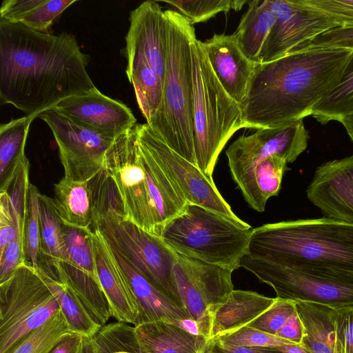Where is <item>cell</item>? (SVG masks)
<instances>
[{"mask_svg":"<svg viewBox=\"0 0 353 353\" xmlns=\"http://www.w3.org/2000/svg\"><path fill=\"white\" fill-rule=\"evenodd\" d=\"M90 56L74 34L54 35L0 20V103L36 118L62 100L98 90Z\"/></svg>","mask_w":353,"mask_h":353,"instance_id":"obj_1","label":"cell"},{"mask_svg":"<svg viewBox=\"0 0 353 353\" xmlns=\"http://www.w3.org/2000/svg\"><path fill=\"white\" fill-rule=\"evenodd\" d=\"M352 48H316L256 63L240 105L244 128L283 125L312 115L339 82Z\"/></svg>","mask_w":353,"mask_h":353,"instance_id":"obj_2","label":"cell"},{"mask_svg":"<svg viewBox=\"0 0 353 353\" xmlns=\"http://www.w3.org/2000/svg\"><path fill=\"white\" fill-rule=\"evenodd\" d=\"M248 255L318 277L353 281V223L299 219L252 229Z\"/></svg>","mask_w":353,"mask_h":353,"instance_id":"obj_3","label":"cell"},{"mask_svg":"<svg viewBox=\"0 0 353 353\" xmlns=\"http://www.w3.org/2000/svg\"><path fill=\"white\" fill-rule=\"evenodd\" d=\"M103 172L116 188L125 217L152 234L161 237L167 223L187 205L139 145L135 126L114 140L105 155Z\"/></svg>","mask_w":353,"mask_h":353,"instance_id":"obj_4","label":"cell"},{"mask_svg":"<svg viewBox=\"0 0 353 353\" xmlns=\"http://www.w3.org/2000/svg\"><path fill=\"white\" fill-rule=\"evenodd\" d=\"M166 59L160 107L148 123L174 152L196 164L193 128L191 44L196 38L190 21L166 10Z\"/></svg>","mask_w":353,"mask_h":353,"instance_id":"obj_5","label":"cell"},{"mask_svg":"<svg viewBox=\"0 0 353 353\" xmlns=\"http://www.w3.org/2000/svg\"><path fill=\"white\" fill-rule=\"evenodd\" d=\"M191 54L196 164L212 177L222 149L234 132L244 128L241 110L216 78L196 37L191 44Z\"/></svg>","mask_w":353,"mask_h":353,"instance_id":"obj_6","label":"cell"},{"mask_svg":"<svg viewBox=\"0 0 353 353\" xmlns=\"http://www.w3.org/2000/svg\"><path fill=\"white\" fill-rule=\"evenodd\" d=\"M252 231L209 209L187 203L167 223L161 238L177 254L233 272L248 254Z\"/></svg>","mask_w":353,"mask_h":353,"instance_id":"obj_7","label":"cell"},{"mask_svg":"<svg viewBox=\"0 0 353 353\" xmlns=\"http://www.w3.org/2000/svg\"><path fill=\"white\" fill-rule=\"evenodd\" d=\"M59 303L41 276L23 263L0 282V353L60 311Z\"/></svg>","mask_w":353,"mask_h":353,"instance_id":"obj_8","label":"cell"},{"mask_svg":"<svg viewBox=\"0 0 353 353\" xmlns=\"http://www.w3.org/2000/svg\"><path fill=\"white\" fill-rule=\"evenodd\" d=\"M139 145L151 155L187 202L214 211L245 228H251L231 210L212 177L172 150L146 123L135 125Z\"/></svg>","mask_w":353,"mask_h":353,"instance_id":"obj_9","label":"cell"},{"mask_svg":"<svg viewBox=\"0 0 353 353\" xmlns=\"http://www.w3.org/2000/svg\"><path fill=\"white\" fill-rule=\"evenodd\" d=\"M173 272L185 312L197 323L199 334L209 341L212 315L234 290L232 272L177 253Z\"/></svg>","mask_w":353,"mask_h":353,"instance_id":"obj_10","label":"cell"},{"mask_svg":"<svg viewBox=\"0 0 353 353\" xmlns=\"http://www.w3.org/2000/svg\"><path fill=\"white\" fill-rule=\"evenodd\" d=\"M241 268L271 286L278 299L313 303L331 309L353 307V281L314 279L249 255L242 259Z\"/></svg>","mask_w":353,"mask_h":353,"instance_id":"obj_11","label":"cell"},{"mask_svg":"<svg viewBox=\"0 0 353 353\" xmlns=\"http://www.w3.org/2000/svg\"><path fill=\"white\" fill-rule=\"evenodd\" d=\"M276 19L260 53V63L302 50L319 35L339 26L307 0H268Z\"/></svg>","mask_w":353,"mask_h":353,"instance_id":"obj_12","label":"cell"},{"mask_svg":"<svg viewBox=\"0 0 353 353\" xmlns=\"http://www.w3.org/2000/svg\"><path fill=\"white\" fill-rule=\"evenodd\" d=\"M37 117L52 130L64 176L90 181L103 171L105 153L115 139L81 127L52 108Z\"/></svg>","mask_w":353,"mask_h":353,"instance_id":"obj_13","label":"cell"},{"mask_svg":"<svg viewBox=\"0 0 353 353\" xmlns=\"http://www.w3.org/2000/svg\"><path fill=\"white\" fill-rule=\"evenodd\" d=\"M308 139L303 119L240 136L225 151L233 180L236 182L272 156H278L287 163L294 161L306 149Z\"/></svg>","mask_w":353,"mask_h":353,"instance_id":"obj_14","label":"cell"},{"mask_svg":"<svg viewBox=\"0 0 353 353\" xmlns=\"http://www.w3.org/2000/svg\"><path fill=\"white\" fill-rule=\"evenodd\" d=\"M52 108L74 123L112 139L137 124L135 117L125 104L99 90L68 97Z\"/></svg>","mask_w":353,"mask_h":353,"instance_id":"obj_15","label":"cell"},{"mask_svg":"<svg viewBox=\"0 0 353 353\" xmlns=\"http://www.w3.org/2000/svg\"><path fill=\"white\" fill-rule=\"evenodd\" d=\"M306 192L324 217L353 223V155L319 166Z\"/></svg>","mask_w":353,"mask_h":353,"instance_id":"obj_16","label":"cell"},{"mask_svg":"<svg viewBox=\"0 0 353 353\" xmlns=\"http://www.w3.org/2000/svg\"><path fill=\"white\" fill-rule=\"evenodd\" d=\"M125 37L127 59H145L163 84L166 59V18L160 6L146 1L130 13Z\"/></svg>","mask_w":353,"mask_h":353,"instance_id":"obj_17","label":"cell"},{"mask_svg":"<svg viewBox=\"0 0 353 353\" xmlns=\"http://www.w3.org/2000/svg\"><path fill=\"white\" fill-rule=\"evenodd\" d=\"M210 65L229 96L241 105L247 94L256 64L248 59L232 34H215L201 41Z\"/></svg>","mask_w":353,"mask_h":353,"instance_id":"obj_18","label":"cell"},{"mask_svg":"<svg viewBox=\"0 0 353 353\" xmlns=\"http://www.w3.org/2000/svg\"><path fill=\"white\" fill-rule=\"evenodd\" d=\"M92 230L97 272L109 303L111 316L119 322L137 326L139 311L132 293L109 245L97 230Z\"/></svg>","mask_w":353,"mask_h":353,"instance_id":"obj_19","label":"cell"},{"mask_svg":"<svg viewBox=\"0 0 353 353\" xmlns=\"http://www.w3.org/2000/svg\"><path fill=\"white\" fill-rule=\"evenodd\" d=\"M110 248L136 301L139 311L138 325L159 321L176 324L180 321L190 319L183 308L120 253Z\"/></svg>","mask_w":353,"mask_h":353,"instance_id":"obj_20","label":"cell"},{"mask_svg":"<svg viewBox=\"0 0 353 353\" xmlns=\"http://www.w3.org/2000/svg\"><path fill=\"white\" fill-rule=\"evenodd\" d=\"M275 301L276 298L267 297L256 292L233 290L212 315L210 339L248 325L268 310Z\"/></svg>","mask_w":353,"mask_h":353,"instance_id":"obj_21","label":"cell"},{"mask_svg":"<svg viewBox=\"0 0 353 353\" xmlns=\"http://www.w3.org/2000/svg\"><path fill=\"white\" fill-rule=\"evenodd\" d=\"M135 332L143 351L152 353H203L207 340L175 323L159 321L139 324Z\"/></svg>","mask_w":353,"mask_h":353,"instance_id":"obj_22","label":"cell"},{"mask_svg":"<svg viewBox=\"0 0 353 353\" xmlns=\"http://www.w3.org/2000/svg\"><path fill=\"white\" fill-rule=\"evenodd\" d=\"M54 202L63 223L91 228L94 216V194L90 181L63 176L54 185Z\"/></svg>","mask_w":353,"mask_h":353,"instance_id":"obj_23","label":"cell"},{"mask_svg":"<svg viewBox=\"0 0 353 353\" xmlns=\"http://www.w3.org/2000/svg\"><path fill=\"white\" fill-rule=\"evenodd\" d=\"M248 8L232 36L244 56L253 63H260L261 51L276 17L268 0L248 1Z\"/></svg>","mask_w":353,"mask_h":353,"instance_id":"obj_24","label":"cell"},{"mask_svg":"<svg viewBox=\"0 0 353 353\" xmlns=\"http://www.w3.org/2000/svg\"><path fill=\"white\" fill-rule=\"evenodd\" d=\"M46 274L69 287L94 319L102 326L106 324L111 316L109 303L101 285L93 278L65 261L56 263Z\"/></svg>","mask_w":353,"mask_h":353,"instance_id":"obj_25","label":"cell"},{"mask_svg":"<svg viewBox=\"0 0 353 353\" xmlns=\"http://www.w3.org/2000/svg\"><path fill=\"white\" fill-rule=\"evenodd\" d=\"M76 0H5L0 20L19 23L43 33H48L54 20Z\"/></svg>","mask_w":353,"mask_h":353,"instance_id":"obj_26","label":"cell"},{"mask_svg":"<svg viewBox=\"0 0 353 353\" xmlns=\"http://www.w3.org/2000/svg\"><path fill=\"white\" fill-rule=\"evenodd\" d=\"M303 326L301 345L310 353H340L326 306L302 301H295Z\"/></svg>","mask_w":353,"mask_h":353,"instance_id":"obj_27","label":"cell"},{"mask_svg":"<svg viewBox=\"0 0 353 353\" xmlns=\"http://www.w3.org/2000/svg\"><path fill=\"white\" fill-rule=\"evenodd\" d=\"M41 259L39 269L50 272L59 261H68L63 222L53 198L40 192L39 197Z\"/></svg>","mask_w":353,"mask_h":353,"instance_id":"obj_28","label":"cell"},{"mask_svg":"<svg viewBox=\"0 0 353 353\" xmlns=\"http://www.w3.org/2000/svg\"><path fill=\"white\" fill-rule=\"evenodd\" d=\"M34 119L25 116L0 126V190L8 185L20 166L28 159L25 146Z\"/></svg>","mask_w":353,"mask_h":353,"instance_id":"obj_29","label":"cell"},{"mask_svg":"<svg viewBox=\"0 0 353 353\" xmlns=\"http://www.w3.org/2000/svg\"><path fill=\"white\" fill-rule=\"evenodd\" d=\"M127 61L126 74L133 85L139 110L150 123L160 107L163 84L145 59Z\"/></svg>","mask_w":353,"mask_h":353,"instance_id":"obj_30","label":"cell"},{"mask_svg":"<svg viewBox=\"0 0 353 353\" xmlns=\"http://www.w3.org/2000/svg\"><path fill=\"white\" fill-rule=\"evenodd\" d=\"M37 272L54 295L72 332L92 338L102 327L81 301L66 285L38 270Z\"/></svg>","mask_w":353,"mask_h":353,"instance_id":"obj_31","label":"cell"},{"mask_svg":"<svg viewBox=\"0 0 353 353\" xmlns=\"http://www.w3.org/2000/svg\"><path fill=\"white\" fill-rule=\"evenodd\" d=\"M353 113V52L337 84L314 107L312 117L322 124L341 121Z\"/></svg>","mask_w":353,"mask_h":353,"instance_id":"obj_32","label":"cell"},{"mask_svg":"<svg viewBox=\"0 0 353 353\" xmlns=\"http://www.w3.org/2000/svg\"><path fill=\"white\" fill-rule=\"evenodd\" d=\"M62 227L67 262L90 275L100 285L95 265L92 228L64 223Z\"/></svg>","mask_w":353,"mask_h":353,"instance_id":"obj_33","label":"cell"},{"mask_svg":"<svg viewBox=\"0 0 353 353\" xmlns=\"http://www.w3.org/2000/svg\"><path fill=\"white\" fill-rule=\"evenodd\" d=\"M70 332L60 310L43 325L23 337L7 353H50Z\"/></svg>","mask_w":353,"mask_h":353,"instance_id":"obj_34","label":"cell"},{"mask_svg":"<svg viewBox=\"0 0 353 353\" xmlns=\"http://www.w3.org/2000/svg\"><path fill=\"white\" fill-rule=\"evenodd\" d=\"M39 194L38 188L30 183L25 230L24 261L36 271L40 267L41 259Z\"/></svg>","mask_w":353,"mask_h":353,"instance_id":"obj_35","label":"cell"},{"mask_svg":"<svg viewBox=\"0 0 353 353\" xmlns=\"http://www.w3.org/2000/svg\"><path fill=\"white\" fill-rule=\"evenodd\" d=\"M175 7L178 12L194 23L204 22L219 12L241 10L247 0H183L163 1Z\"/></svg>","mask_w":353,"mask_h":353,"instance_id":"obj_36","label":"cell"},{"mask_svg":"<svg viewBox=\"0 0 353 353\" xmlns=\"http://www.w3.org/2000/svg\"><path fill=\"white\" fill-rule=\"evenodd\" d=\"M214 338L228 346L276 347L283 344L293 343L250 325L244 326L232 333Z\"/></svg>","mask_w":353,"mask_h":353,"instance_id":"obj_37","label":"cell"},{"mask_svg":"<svg viewBox=\"0 0 353 353\" xmlns=\"http://www.w3.org/2000/svg\"><path fill=\"white\" fill-rule=\"evenodd\" d=\"M296 311L295 301L276 297L273 305L248 325L276 336Z\"/></svg>","mask_w":353,"mask_h":353,"instance_id":"obj_38","label":"cell"},{"mask_svg":"<svg viewBox=\"0 0 353 353\" xmlns=\"http://www.w3.org/2000/svg\"><path fill=\"white\" fill-rule=\"evenodd\" d=\"M330 318L340 353H353V307L331 309Z\"/></svg>","mask_w":353,"mask_h":353,"instance_id":"obj_39","label":"cell"},{"mask_svg":"<svg viewBox=\"0 0 353 353\" xmlns=\"http://www.w3.org/2000/svg\"><path fill=\"white\" fill-rule=\"evenodd\" d=\"M19 230L17 216L6 191L0 192V255L14 239Z\"/></svg>","mask_w":353,"mask_h":353,"instance_id":"obj_40","label":"cell"},{"mask_svg":"<svg viewBox=\"0 0 353 353\" xmlns=\"http://www.w3.org/2000/svg\"><path fill=\"white\" fill-rule=\"evenodd\" d=\"M336 22L339 28L353 27V0H307Z\"/></svg>","mask_w":353,"mask_h":353,"instance_id":"obj_41","label":"cell"},{"mask_svg":"<svg viewBox=\"0 0 353 353\" xmlns=\"http://www.w3.org/2000/svg\"><path fill=\"white\" fill-rule=\"evenodd\" d=\"M316 48L353 49V27L331 29L314 38L303 49Z\"/></svg>","mask_w":353,"mask_h":353,"instance_id":"obj_42","label":"cell"},{"mask_svg":"<svg viewBox=\"0 0 353 353\" xmlns=\"http://www.w3.org/2000/svg\"><path fill=\"white\" fill-rule=\"evenodd\" d=\"M203 353H282L276 347L228 346L216 338L207 341Z\"/></svg>","mask_w":353,"mask_h":353,"instance_id":"obj_43","label":"cell"},{"mask_svg":"<svg viewBox=\"0 0 353 353\" xmlns=\"http://www.w3.org/2000/svg\"><path fill=\"white\" fill-rule=\"evenodd\" d=\"M83 339V336L70 332L63 336L50 353H77Z\"/></svg>","mask_w":353,"mask_h":353,"instance_id":"obj_44","label":"cell"},{"mask_svg":"<svg viewBox=\"0 0 353 353\" xmlns=\"http://www.w3.org/2000/svg\"><path fill=\"white\" fill-rule=\"evenodd\" d=\"M276 348L282 353H310L305 347L296 343H286Z\"/></svg>","mask_w":353,"mask_h":353,"instance_id":"obj_45","label":"cell"},{"mask_svg":"<svg viewBox=\"0 0 353 353\" xmlns=\"http://www.w3.org/2000/svg\"><path fill=\"white\" fill-rule=\"evenodd\" d=\"M176 325L192 334L200 335L197 323L191 319L180 321Z\"/></svg>","mask_w":353,"mask_h":353,"instance_id":"obj_46","label":"cell"},{"mask_svg":"<svg viewBox=\"0 0 353 353\" xmlns=\"http://www.w3.org/2000/svg\"><path fill=\"white\" fill-rule=\"evenodd\" d=\"M77 353H95L92 338L84 337Z\"/></svg>","mask_w":353,"mask_h":353,"instance_id":"obj_47","label":"cell"},{"mask_svg":"<svg viewBox=\"0 0 353 353\" xmlns=\"http://www.w3.org/2000/svg\"><path fill=\"white\" fill-rule=\"evenodd\" d=\"M340 123L345 127L347 134L353 142V113L344 117Z\"/></svg>","mask_w":353,"mask_h":353,"instance_id":"obj_48","label":"cell"},{"mask_svg":"<svg viewBox=\"0 0 353 353\" xmlns=\"http://www.w3.org/2000/svg\"></svg>","mask_w":353,"mask_h":353,"instance_id":"obj_49","label":"cell"}]
</instances>
